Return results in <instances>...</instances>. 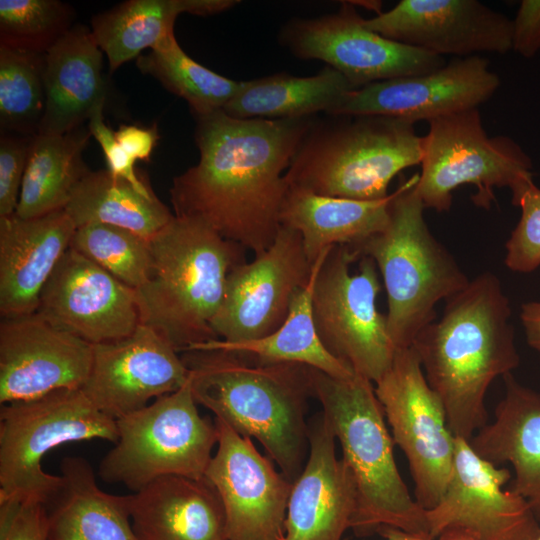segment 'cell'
I'll use <instances>...</instances> for the list:
<instances>
[{
	"mask_svg": "<svg viewBox=\"0 0 540 540\" xmlns=\"http://www.w3.org/2000/svg\"><path fill=\"white\" fill-rule=\"evenodd\" d=\"M199 161L169 189L174 216L199 221L259 255L274 242L288 190L285 174L314 117H195Z\"/></svg>",
	"mask_w": 540,
	"mask_h": 540,
	"instance_id": "6da1fadb",
	"label": "cell"
},
{
	"mask_svg": "<svg viewBox=\"0 0 540 540\" xmlns=\"http://www.w3.org/2000/svg\"><path fill=\"white\" fill-rule=\"evenodd\" d=\"M511 315L499 278L484 272L447 299L411 345L457 438L469 441L486 424L489 386L519 366Z\"/></svg>",
	"mask_w": 540,
	"mask_h": 540,
	"instance_id": "7a4b0ae2",
	"label": "cell"
},
{
	"mask_svg": "<svg viewBox=\"0 0 540 540\" xmlns=\"http://www.w3.org/2000/svg\"><path fill=\"white\" fill-rule=\"evenodd\" d=\"M181 358L197 404L241 436L256 439L293 483L309 446L305 410L313 396L310 367L263 363L222 349L190 350Z\"/></svg>",
	"mask_w": 540,
	"mask_h": 540,
	"instance_id": "3957f363",
	"label": "cell"
},
{
	"mask_svg": "<svg viewBox=\"0 0 540 540\" xmlns=\"http://www.w3.org/2000/svg\"><path fill=\"white\" fill-rule=\"evenodd\" d=\"M150 267L136 292L140 324L156 330L178 352L217 340L212 322L228 274L245 262V249L205 224L174 216L149 240Z\"/></svg>",
	"mask_w": 540,
	"mask_h": 540,
	"instance_id": "277c9868",
	"label": "cell"
},
{
	"mask_svg": "<svg viewBox=\"0 0 540 540\" xmlns=\"http://www.w3.org/2000/svg\"><path fill=\"white\" fill-rule=\"evenodd\" d=\"M310 377L313 396L340 443L342 460L355 483L350 529L357 537L370 536L382 527L429 536L425 510L397 468L395 443L374 383L356 373L336 378L311 367Z\"/></svg>",
	"mask_w": 540,
	"mask_h": 540,
	"instance_id": "5b68a950",
	"label": "cell"
},
{
	"mask_svg": "<svg viewBox=\"0 0 540 540\" xmlns=\"http://www.w3.org/2000/svg\"><path fill=\"white\" fill-rule=\"evenodd\" d=\"M419 174L403 178L392 192L384 228L351 246L371 258L387 294L389 334L397 348L410 347L435 320V307L469 283L453 255L431 233L417 193Z\"/></svg>",
	"mask_w": 540,
	"mask_h": 540,
	"instance_id": "8992f818",
	"label": "cell"
},
{
	"mask_svg": "<svg viewBox=\"0 0 540 540\" xmlns=\"http://www.w3.org/2000/svg\"><path fill=\"white\" fill-rule=\"evenodd\" d=\"M314 120L285 178L288 186L361 201L389 196L392 179L422 158L414 123L384 115Z\"/></svg>",
	"mask_w": 540,
	"mask_h": 540,
	"instance_id": "52a82bcc",
	"label": "cell"
},
{
	"mask_svg": "<svg viewBox=\"0 0 540 540\" xmlns=\"http://www.w3.org/2000/svg\"><path fill=\"white\" fill-rule=\"evenodd\" d=\"M116 425L117 441L98 466L102 481L137 492L166 476L205 478L218 430L215 421L200 415L190 380Z\"/></svg>",
	"mask_w": 540,
	"mask_h": 540,
	"instance_id": "ba28073f",
	"label": "cell"
},
{
	"mask_svg": "<svg viewBox=\"0 0 540 540\" xmlns=\"http://www.w3.org/2000/svg\"><path fill=\"white\" fill-rule=\"evenodd\" d=\"M116 420L98 410L80 389L1 405L0 500L45 504L61 484L42 460L62 444L102 439L116 443Z\"/></svg>",
	"mask_w": 540,
	"mask_h": 540,
	"instance_id": "9c48e42d",
	"label": "cell"
},
{
	"mask_svg": "<svg viewBox=\"0 0 540 540\" xmlns=\"http://www.w3.org/2000/svg\"><path fill=\"white\" fill-rule=\"evenodd\" d=\"M422 137L421 173L417 193L425 208L442 213L452 205V193L473 185L472 200L490 208L494 189L507 187L516 206L533 183L532 162L523 149L506 136L489 137L478 108L431 120Z\"/></svg>",
	"mask_w": 540,
	"mask_h": 540,
	"instance_id": "30bf717a",
	"label": "cell"
},
{
	"mask_svg": "<svg viewBox=\"0 0 540 540\" xmlns=\"http://www.w3.org/2000/svg\"><path fill=\"white\" fill-rule=\"evenodd\" d=\"M380 292L375 262L348 245L332 247L315 279L312 312L325 348L356 374L376 383L397 347L386 315L377 308Z\"/></svg>",
	"mask_w": 540,
	"mask_h": 540,
	"instance_id": "8fae6325",
	"label": "cell"
},
{
	"mask_svg": "<svg viewBox=\"0 0 540 540\" xmlns=\"http://www.w3.org/2000/svg\"><path fill=\"white\" fill-rule=\"evenodd\" d=\"M374 388L394 443L408 461L414 497L428 510L443 495L454 459L456 437L444 406L428 384L411 346L397 349L392 364Z\"/></svg>",
	"mask_w": 540,
	"mask_h": 540,
	"instance_id": "7c38bea8",
	"label": "cell"
},
{
	"mask_svg": "<svg viewBox=\"0 0 540 540\" xmlns=\"http://www.w3.org/2000/svg\"><path fill=\"white\" fill-rule=\"evenodd\" d=\"M279 40L299 59L325 62L353 89L433 71L446 64L442 56L372 31L352 2H343L334 13L290 20L281 29Z\"/></svg>",
	"mask_w": 540,
	"mask_h": 540,
	"instance_id": "4fadbf2b",
	"label": "cell"
},
{
	"mask_svg": "<svg viewBox=\"0 0 540 540\" xmlns=\"http://www.w3.org/2000/svg\"><path fill=\"white\" fill-rule=\"evenodd\" d=\"M312 266L300 234L282 226L272 245L228 274L221 306L212 322L217 339L236 343L259 339L286 320L297 291L307 285Z\"/></svg>",
	"mask_w": 540,
	"mask_h": 540,
	"instance_id": "5bb4252c",
	"label": "cell"
},
{
	"mask_svg": "<svg viewBox=\"0 0 540 540\" xmlns=\"http://www.w3.org/2000/svg\"><path fill=\"white\" fill-rule=\"evenodd\" d=\"M510 472L479 456L469 441L457 438L452 471L437 504L425 510L432 540L459 527L481 540H534L540 524L529 503L505 489Z\"/></svg>",
	"mask_w": 540,
	"mask_h": 540,
	"instance_id": "9a60e30c",
	"label": "cell"
},
{
	"mask_svg": "<svg viewBox=\"0 0 540 540\" xmlns=\"http://www.w3.org/2000/svg\"><path fill=\"white\" fill-rule=\"evenodd\" d=\"M500 85L486 58H455L433 71L352 89L328 116L384 115L412 123L478 108Z\"/></svg>",
	"mask_w": 540,
	"mask_h": 540,
	"instance_id": "2e32d148",
	"label": "cell"
},
{
	"mask_svg": "<svg viewBox=\"0 0 540 540\" xmlns=\"http://www.w3.org/2000/svg\"><path fill=\"white\" fill-rule=\"evenodd\" d=\"M217 450L205 478L217 491L228 540H281L292 483L273 461L221 419Z\"/></svg>",
	"mask_w": 540,
	"mask_h": 540,
	"instance_id": "e0dca14e",
	"label": "cell"
},
{
	"mask_svg": "<svg viewBox=\"0 0 540 540\" xmlns=\"http://www.w3.org/2000/svg\"><path fill=\"white\" fill-rule=\"evenodd\" d=\"M188 380L189 370L173 345L139 324L123 339L92 345L91 368L81 391L117 420L179 390Z\"/></svg>",
	"mask_w": 540,
	"mask_h": 540,
	"instance_id": "ac0fdd59",
	"label": "cell"
},
{
	"mask_svg": "<svg viewBox=\"0 0 540 540\" xmlns=\"http://www.w3.org/2000/svg\"><path fill=\"white\" fill-rule=\"evenodd\" d=\"M36 313L91 345L123 339L140 324L135 290L72 248L44 287Z\"/></svg>",
	"mask_w": 540,
	"mask_h": 540,
	"instance_id": "d6986e66",
	"label": "cell"
},
{
	"mask_svg": "<svg viewBox=\"0 0 540 540\" xmlns=\"http://www.w3.org/2000/svg\"><path fill=\"white\" fill-rule=\"evenodd\" d=\"M92 363V345L36 312L0 323V404L80 389Z\"/></svg>",
	"mask_w": 540,
	"mask_h": 540,
	"instance_id": "ffe728a7",
	"label": "cell"
},
{
	"mask_svg": "<svg viewBox=\"0 0 540 540\" xmlns=\"http://www.w3.org/2000/svg\"><path fill=\"white\" fill-rule=\"evenodd\" d=\"M364 24L388 39L442 57L512 50V20L477 0H401Z\"/></svg>",
	"mask_w": 540,
	"mask_h": 540,
	"instance_id": "44dd1931",
	"label": "cell"
},
{
	"mask_svg": "<svg viewBox=\"0 0 540 540\" xmlns=\"http://www.w3.org/2000/svg\"><path fill=\"white\" fill-rule=\"evenodd\" d=\"M308 442L309 456L292 483L281 540H342L355 511L356 489L322 412L308 425Z\"/></svg>",
	"mask_w": 540,
	"mask_h": 540,
	"instance_id": "7402d4cb",
	"label": "cell"
},
{
	"mask_svg": "<svg viewBox=\"0 0 540 540\" xmlns=\"http://www.w3.org/2000/svg\"><path fill=\"white\" fill-rule=\"evenodd\" d=\"M76 225L64 209L24 219L0 218L2 318L36 312L44 287L70 248Z\"/></svg>",
	"mask_w": 540,
	"mask_h": 540,
	"instance_id": "603a6c76",
	"label": "cell"
},
{
	"mask_svg": "<svg viewBox=\"0 0 540 540\" xmlns=\"http://www.w3.org/2000/svg\"><path fill=\"white\" fill-rule=\"evenodd\" d=\"M45 110L38 134H65L105 106L103 51L91 28L75 24L46 53Z\"/></svg>",
	"mask_w": 540,
	"mask_h": 540,
	"instance_id": "cb8c5ba5",
	"label": "cell"
},
{
	"mask_svg": "<svg viewBox=\"0 0 540 540\" xmlns=\"http://www.w3.org/2000/svg\"><path fill=\"white\" fill-rule=\"evenodd\" d=\"M137 540H228L221 499L206 478L166 476L129 495Z\"/></svg>",
	"mask_w": 540,
	"mask_h": 540,
	"instance_id": "d4e9b609",
	"label": "cell"
},
{
	"mask_svg": "<svg viewBox=\"0 0 540 540\" xmlns=\"http://www.w3.org/2000/svg\"><path fill=\"white\" fill-rule=\"evenodd\" d=\"M503 378L505 394L493 421L480 428L469 443L493 464H511V489L527 500L540 522V394L519 383L512 373Z\"/></svg>",
	"mask_w": 540,
	"mask_h": 540,
	"instance_id": "484cf974",
	"label": "cell"
},
{
	"mask_svg": "<svg viewBox=\"0 0 540 540\" xmlns=\"http://www.w3.org/2000/svg\"><path fill=\"white\" fill-rule=\"evenodd\" d=\"M61 484L44 504L47 540H137L132 529L129 495L101 490L90 463L65 457Z\"/></svg>",
	"mask_w": 540,
	"mask_h": 540,
	"instance_id": "4316f807",
	"label": "cell"
},
{
	"mask_svg": "<svg viewBox=\"0 0 540 540\" xmlns=\"http://www.w3.org/2000/svg\"><path fill=\"white\" fill-rule=\"evenodd\" d=\"M388 197L361 201L323 196L288 186L280 212L282 226L296 230L311 264L327 249L336 245L356 246L387 223Z\"/></svg>",
	"mask_w": 540,
	"mask_h": 540,
	"instance_id": "83f0119b",
	"label": "cell"
},
{
	"mask_svg": "<svg viewBox=\"0 0 540 540\" xmlns=\"http://www.w3.org/2000/svg\"><path fill=\"white\" fill-rule=\"evenodd\" d=\"M236 0H128L91 19V31L108 58L109 69L137 59L174 34L180 14L209 16L224 12Z\"/></svg>",
	"mask_w": 540,
	"mask_h": 540,
	"instance_id": "f1b7e54d",
	"label": "cell"
},
{
	"mask_svg": "<svg viewBox=\"0 0 540 540\" xmlns=\"http://www.w3.org/2000/svg\"><path fill=\"white\" fill-rule=\"evenodd\" d=\"M348 80L326 66L319 73L299 77L278 73L242 81L223 111L237 119L287 120L327 115L352 90Z\"/></svg>",
	"mask_w": 540,
	"mask_h": 540,
	"instance_id": "f546056e",
	"label": "cell"
},
{
	"mask_svg": "<svg viewBox=\"0 0 540 540\" xmlns=\"http://www.w3.org/2000/svg\"><path fill=\"white\" fill-rule=\"evenodd\" d=\"M88 125L65 134L32 137L15 214L24 219L62 210L90 172L83 151L91 137Z\"/></svg>",
	"mask_w": 540,
	"mask_h": 540,
	"instance_id": "4dcf8cb0",
	"label": "cell"
},
{
	"mask_svg": "<svg viewBox=\"0 0 540 540\" xmlns=\"http://www.w3.org/2000/svg\"><path fill=\"white\" fill-rule=\"evenodd\" d=\"M331 249L332 247L325 250L314 262L309 282L297 291L286 320L272 334L236 343L212 340L196 345L188 351L222 349L247 354L263 363H296L336 378L353 376L355 372L325 348L313 319L312 295L315 279Z\"/></svg>",
	"mask_w": 540,
	"mask_h": 540,
	"instance_id": "1f68e13d",
	"label": "cell"
},
{
	"mask_svg": "<svg viewBox=\"0 0 540 540\" xmlns=\"http://www.w3.org/2000/svg\"><path fill=\"white\" fill-rule=\"evenodd\" d=\"M64 210L76 228L103 223L150 240L174 213L150 190H141L107 169L88 172L73 190Z\"/></svg>",
	"mask_w": 540,
	"mask_h": 540,
	"instance_id": "d6a6232c",
	"label": "cell"
},
{
	"mask_svg": "<svg viewBox=\"0 0 540 540\" xmlns=\"http://www.w3.org/2000/svg\"><path fill=\"white\" fill-rule=\"evenodd\" d=\"M138 69L185 100L194 117L219 110L233 99L242 81L220 75L188 56L175 34L136 59Z\"/></svg>",
	"mask_w": 540,
	"mask_h": 540,
	"instance_id": "836d02e7",
	"label": "cell"
},
{
	"mask_svg": "<svg viewBox=\"0 0 540 540\" xmlns=\"http://www.w3.org/2000/svg\"><path fill=\"white\" fill-rule=\"evenodd\" d=\"M45 53L0 45L1 133L33 137L45 110Z\"/></svg>",
	"mask_w": 540,
	"mask_h": 540,
	"instance_id": "e575fe53",
	"label": "cell"
},
{
	"mask_svg": "<svg viewBox=\"0 0 540 540\" xmlns=\"http://www.w3.org/2000/svg\"><path fill=\"white\" fill-rule=\"evenodd\" d=\"M70 248L134 290L148 277L149 240L130 230L103 223L85 224L76 228Z\"/></svg>",
	"mask_w": 540,
	"mask_h": 540,
	"instance_id": "d590c367",
	"label": "cell"
},
{
	"mask_svg": "<svg viewBox=\"0 0 540 540\" xmlns=\"http://www.w3.org/2000/svg\"><path fill=\"white\" fill-rule=\"evenodd\" d=\"M74 17V9L59 0H0V45L46 53Z\"/></svg>",
	"mask_w": 540,
	"mask_h": 540,
	"instance_id": "8d00e7d4",
	"label": "cell"
},
{
	"mask_svg": "<svg viewBox=\"0 0 540 540\" xmlns=\"http://www.w3.org/2000/svg\"><path fill=\"white\" fill-rule=\"evenodd\" d=\"M516 206L521 217L505 244L509 270L529 273L540 266V188L531 183Z\"/></svg>",
	"mask_w": 540,
	"mask_h": 540,
	"instance_id": "74e56055",
	"label": "cell"
},
{
	"mask_svg": "<svg viewBox=\"0 0 540 540\" xmlns=\"http://www.w3.org/2000/svg\"><path fill=\"white\" fill-rule=\"evenodd\" d=\"M32 137L1 133L0 218L15 214Z\"/></svg>",
	"mask_w": 540,
	"mask_h": 540,
	"instance_id": "f35d334b",
	"label": "cell"
},
{
	"mask_svg": "<svg viewBox=\"0 0 540 540\" xmlns=\"http://www.w3.org/2000/svg\"><path fill=\"white\" fill-rule=\"evenodd\" d=\"M0 540H47L45 505L36 501L0 500Z\"/></svg>",
	"mask_w": 540,
	"mask_h": 540,
	"instance_id": "ab89813d",
	"label": "cell"
},
{
	"mask_svg": "<svg viewBox=\"0 0 540 540\" xmlns=\"http://www.w3.org/2000/svg\"><path fill=\"white\" fill-rule=\"evenodd\" d=\"M105 106H99L88 120L91 135L99 143L104 153L107 170L114 176L125 179L141 190H150L145 179L137 174L135 161L117 142L114 131L106 125L103 117Z\"/></svg>",
	"mask_w": 540,
	"mask_h": 540,
	"instance_id": "60d3db41",
	"label": "cell"
},
{
	"mask_svg": "<svg viewBox=\"0 0 540 540\" xmlns=\"http://www.w3.org/2000/svg\"><path fill=\"white\" fill-rule=\"evenodd\" d=\"M512 24V51L533 57L540 50V0L521 1Z\"/></svg>",
	"mask_w": 540,
	"mask_h": 540,
	"instance_id": "b9f144b4",
	"label": "cell"
},
{
	"mask_svg": "<svg viewBox=\"0 0 540 540\" xmlns=\"http://www.w3.org/2000/svg\"><path fill=\"white\" fill-rule=\"evenodd\" d=\"M114 134L117 142L134 161H149L159 140L156 124L149 127L122 124Z\"/></svg>",
	"mask_w": 540,
	"mask_h": 540,
	"instance_id": "7bdbcfd3",
	"label": "cell"
},
{
	"mask_svg": "<svg viewBox=\"0 0 540 540\" xmlns=\"http://www.w3.org/2000/svg\"><path fill=\"white\" fill-rule=\"evenodd\" d=\"M520 319L527 343L540 355V301L523 303Z\"/></svg>",
	"mask_w": 540,
	"mask_h": 540,
	"instance_id": "ee69618b",
	"label": "cell"
},
{
	"mask_svg": "<svg viewBox=\"0 0 540 540\" xmlns=\"http://www.w3.org/2000/svg\"><path fill=\"white\" fill-rule=\"evenodd\" d=\"M377 533L384 540H432L428 535L409 533L393 527H382Z\"/></svg>",
	"mask_w": 540,
	"mask_h": 540,
	"instance_id": "f6af8a7d",
	"label": "cell"
},
{
	"mask_svg": "<svg viewBox=\"0 0 540 540\" xmlns=\"http://www.w3.org/2000/svg\"><path fill=\"white\" fill-rule=\"evenodd\" d=\"M435 540H481L473 533L459 527H450L443 530Z\"/></svg>",
	"mask_w": 540,
	"mask_h": 540,
	"instance_id": "bcb514c9",
	"label": "cell"
},
{
	"mask_svg": "<svg viewBox=\"0 0 540 540\" xmlns=\"http://www.w3.org/2000/svg\"><path fill=\"white\" fill-rule=\"evenodd\" d=\"M534 540H540V534Z\"/></svg>",
	"mask_w": 540,
	"mask_h": 540,
	"instance_id": "7dc6e473",
	"label": "cell"
}]
</instances>
